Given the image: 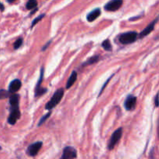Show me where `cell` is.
I'll return each instance as SVG.
<instances>
[{"instance_id":"30bf717a","label":"cell","mask_w":159,"mask_h":159,"mask_svg":"<svg viewBox=\"0 0 159 159\" xmlns=\"http://www.w3.org/2000/svg\"><path fill=\"white\" fill-rule=\"evenodd\" d=\"M21 85H22V83L21 82H20V80H19V79H15V80H13L10 84H9V93H12V94L16 93L17 91L20 90Z\"/></svg>"},{"instance_id":"9c48e42d","label":"cell","mask_w":159,"mask_h":159,"mask_svg":"<svg viewBox=\"0 0 159 159\" xmlns=\"http://www.w3.org/2000/svg\"><path fill=\"white\" fill-rule=\"evenodd\" d=\"M158 18H156L153 22H152V23H151L150 24L145 28V29H144V30L140 34L139 38H144V37H146L147 35L150 34L151 33H152V31H153L154 28H155V24L158 23Z\"/></svg>"},{"instance_id":"8992f818","label":"cell","mask_w":159,"mask_h":159,"mask_svg":"<svg viewBox=\"0 0 159 159\" xmlns=\"http://www.w3.org/2000/svg\"><path fill=\"white\" fill-rule=\"evenodd\" d=\"M11 112L8 118V123L11 125H13L20 117V111L19 107H12L10 109Z\"/></svg>"},{"instance_id":"277c9868","label":"cell","mask_w":159,"mask_h":159,"mask_svg":"<svg viewBox=\"0 0 159 159\" xmlns=\"http://www.w3.org/2000/svg\"><path fill=\"white\" fill-rule=\"evenodd\" d=\"M77 157V152L71 146L65 148L61 157L60 159H75Z\"/></svg>"},{"instance_id":"d4e9b609","label":"cell","mask_w":159,"mask_h":159,"mask_svg":"<svg viewBox=\"0 0 159 159\" xmlns=\"http://www.w3.org/2000/svg\"><path fill=\"white\" fill-rule=\"evenodd\" d=\"M37 9H37V8H36V9H34V10H33V11H32V12H31V13H30V15H33V14H34V12H36V11H37Z\"/></svg>"},{"instance_id":"2e32d148","label":"cell","mask_w":159,"mask_h":159,"mask_svg":"<svg viewBox=\"0 0 159 159\" xmlns=\"http://www.w3.org/2000/svg\"><path fill=\"white\" fill-rule=\"evenodd\" d=\"M102 47L107 51H112V45L111 43H110V40H105L102 43Z\"/></svg>"},{"instance_id":"5bb4252c","label":"cell","mask_w":159,"mask_h":159,"mask_svg":"<svg viewBox=\"0 0 159 159\" xmlns=\"http://www.w3.org/2000/svg\"><path fill=\"white\" fill-rule=\"evenodd\" d=\"M99 55H95L93 57H92L91 58H89V60H87L85 63H83L82 66H87V65H93V64L96 63L99 61Z\"/></svg>"},{"instance_id":"603a6c76","label":"cell","mask_w":159,"mask_h":159,"mask_svg":"<svg viewBox=\"0 0 159 159\" xmlns=\"http://www.w3.org/2000/svg\"><path fill=\"white\" fill-rule=\"evenodd\" d=\"M112 77H113V76H112ZM112 77H111V78H112ZM111 78H110V79H108V80H107V82H106V83H105V85H103V86H102V89H101V91H100V93H99V96H100V95H101V93H102V90H103V89H105V86H106V85H107V83H108V82H109V81H110V79H111Z\"/></svg>"},{"instance_id":"4316f807","label":"cell","mask_w":159,"mask_h":159,"mask_svg":"<svg viewBox=\"0 0 159 159\" xmlns=\"http://www.w3.org/2000/svg\"><path fill=\"white\" fill-rule=\"evenodd\" d=\"M0 4H1V3H0Z\"/></svg>"},{"instance_id":"5b68a950","label":"cell","mask_w":159,"mask_h":159,"mask_svg":"<svg viewBox=\"0 0 159 159\" xmlns=\"http://www.w3.org/2000/svg\"><path fill=\"white\" fill-rule=\"evenodd\" d=\"M42 145H43V143L41 141H37V142L34 143V144H30L29 147L27 148V152L28 155L31 157H34L38 154V152H40V150L41 149Z\"/></svg>"},{"instance_id":"52a82bcc","label":"cell","mask_w":159,"mask_h":159,"mask_svg":"<svg viewBox=\"0 0 159 159\" xmlns=\"http://www.w3.org/2000/svg\"><path fill=\"white\" fill-rule=\"evenodd\" d=\"M122 0H113V1H110L108 3H107L105 5L104 9H105V10L109 11V12H114V11L118 10L122 6Z\"/></svg>"},{"instance_id":"4fadbf2b","label":"cell","mask_w":159,"mask_h":159,"mask_svg":"<svg viewBox=\"0 0 159 159\" xmlns=\"http://www.w3.org/2000/svg\"><path fill=\"white\" fill-rule=\"evenodd\" d=\"M19 101H20V96L18 94H12L9 97V104L11 106V108L19 107Z\"/></svg>"},{"instance_id":"3957f363","label":"cell","mask_w":159,"mask_h":159,"mask_svg":"<svg viewBox=\"0 0 159 159\" xmlns=\"http://www.w3.org/2000/svg\"><path fill=\"white\" fill-rule=\"evenodd\" d=\"M123 135V128L120 127L117 130H115L114 133L112 135L111 138H110V141H109L108 144V149L109 150H113L114 148V147L116 146V144L119 142L120 140L121 139Z\"/></svg>"},{"instance_id":"cb8c5ba5","label":"cell","mask_w":159,"mask_h":159,"mask_svg":"<svg viewBox=\"0 0 159 159\" xmlns=\"http://www.w3.org/2000/svg\"><path fill=\"white\" fill-rule=\"evenodd\" d=\"M50 43H51V41H49V42H48V43H47V44H46V45H45V46H44V47H43V51H45V50H46V48H48V46H49Z\"/></svg>"},{"instance_id":"ba28073f","label":"cell","mask_w":159,"mask_h":159,"mask_svg":"<svg viewBox=\"0 0 159 159\" xmlns=\"http://www.w3.org/2000/svg\"><path fill=\"white\" fill-rule=\"evenodd\" d=\"M137 105V97L134 96H132L130 95L129 96H127V98L126 99L125 102H124V107L128 111H132L135 109Z\"/></svg>"},{"instance_id":"6da1fadb","label":"cell","mask_w":159,"mask_h":159,"mask_svg":"<svg viewBox=\"0 0 159 159\" xmlns=\"http://www.w3.org/2000/svg\"><path fill=\"white\" fill-rule=\"evenodd\" d=\"M64 93H65L64 89H57L54 94V96L51 97V100L46 104L45 109L48 110H51L53 108H54L61 102V99L63 98Z\"/></svg>"},{"instance_id":"8fae6325","label":"cell","mask_w":159,"mask_h":159,"mask_svg":"<svg viewBox=\"0 0 159 159\" xmlns=\"http://www.w3.org/2000/svg\"><path fill=\"white\" fill-rule=\"evenodd\" d=\"M100 14H101L100 9L98 8V9H94V10L91 11V12L87 15V20H88L89 22L95 21V20H96V19L100 16Z\"/></svg>"},{"instance_id":"e0dca14e","label":"cell","mask_w":159,"mask_h":159,"mask_svg":"<svg viewBox=\"0 0 159 159\" xmlns=\"http://www.w3.org/2000/svg\"><path fill=\"white\" fill-rule=\"evenodd\" d=\"M47 91H48V89H47L40 87V88L37 89H35V96L36 97H39V96H42V95L44 94Z\"/></svg>"},{"instance_id":"d6986e66","label":"cell","mask_w":159,"mask_h":159,"mask_svg":"<svg viewBox=\"0 0 159 159\" xmlns=\"http://www.w3.org/2000/svg\"><path fill=\"white\" fill-rule=\"evenodd\" d=\"M51 112H49V113H48V114H46L45 115V116H43V117L41 118V119H40V120L39 121V123H38V127H40V125H42V124H43V123L45 122V121L47 120L48 119V118H49V116H51Z\"/></svg>"},{"instance_id":"7a4b0ae2","label":"cell","mask_w":159,"mask_h":159,"mask_svg":"<svg viewBox=\"0 0 159 159\" xmlns=\"http://www.w3.org/2000/svg\"><path fill=\"white\" fill-rule=\"evenodd\" d=\"M137 38H138V33L135 31H130L121 34L119 37V40L122 44H130L136 41Z\"/></svg>"},{"instance_id":"ffe728a7","label":"cell","mask_w":159,"mask_h":159,"mask_svg":"<svg viewBox=\"0 0 159 159\" xmlns=\"http://www.w3.org/2000/svg\"><path fill=\"white\" fill-rule=\"evenodd\" d=\"M22 44H23V39L22 38H19L18 40H16V41L14 43V45H13V48L15 50H17L18 48H20V47L22 46Z\"/></svg>"},{"instance_id":"484cf974","label":"cell","mask_w":159,"mask_h":159,"mask_svg":"<svg viewBox=\"0 0 159 159\" xmlns=\"http://www.w3.org/2000/svg\"></svg>"},{"instance_id":"7c38bea8","label":"cell","mask_w":159,"mask_h":159,"mask_svg":"<svg viewBox=\"0 0 159 159\" xmlns=\"http://www.w3.org/2000/svg\"><path fill=\"white\" fill-rule=\"evenodd\" d=\"M77 77H78L77 72H76L75 71H73L72 72H71V75H70L69 79H68V82H67V84H66L67 89H70L73 85H74L75 82V81H76V79H77Z\"/></svg>"},{"instance_id":"7402d4cb","label":"cell","mask_w":159,"mask_h":159,"mask_svg":"<svg viewBox=\"0 0 159 159\" xmlns=\"http://www.w3.org/2000/svg\"><path fill=\"white\" fill-rule=\"evenodd\" d=\"M155 107H158V94H157L156 96H155Z\"/></svg>"},{"instance_id":"44dd1931","label":"cell","mask_w":159,"mask_h":159,"mask_svg":"<svg viewBox=\"0 0 159 159\" xmlns=\"http://www.w3.org/2000/svg\"><path fill=\"white\" fill-rule=\"evenodd\" d=\"M44 16H45V14H42V15L39 16L38 17H37V18H36L35 20H34V21L32 22V24H31V27H34V26H35V25L37 24V23H38L39 21H40V20H41L42 19H43V17Z\"/></svg>"},{"instance_id":"ac0fdd59","label":"cell","mask_w":159,"mask_h":159,"mask_svg":"<svg viewBox=\"0 0 159 159\" xmlns=\"http://www.w3.org/2000/svg\"><path fill=\"white\" fill-rule=\"evenodd\" d=\"M10 95V93H9V91H6L5 89H0V99H6L8 98Z\"/></svg>"},{"instance_id":"9a60e30c","label":"cell","mask_w":159,"mask_h":159,"mask_svg":"<svg viewBox=\"0 0 159 159\" xmlns=\"http://www.w3.org/2000/svg\"><path fill=\"white\" fill-rule=\"evenodd\" d=\"M37 6V2L35 0H30L26 4V8L27 9H34Z\"/></svg>"}]
</instances>
